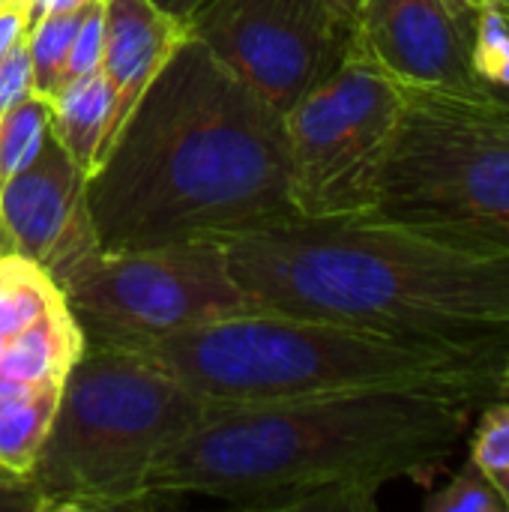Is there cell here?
<instances>
[{"mask_svg":"<svg viewBox=\"0 0 509 512\" xmlns=\"http://www.w3.org/2000/svg\"><path fill=\"white\" fill-rule=\"evenodd\" d=\"M474 399L372 387L258 405L207 402L150 471V498L252 512H372L393 480H432L471 429Z\"/></svg>","mask_w":509,"mask_h":512,"instance_id":"1","label":"cell"},{"mask_svg":"<svg viewBox=\"0 0 509 512\" xmlns=\"http://www.w3.org/2000/svg\"><path fill=\"white\" fill-rule=\"evenodd\" d=\"M285 114L186 36L87 177L99 249L210 240L297 216Z\"/></svg>","mask_w":509,"mask_h":512,"instance_id":"2","label":"cell"},{"mask_svg":"<svg viewBox=\"0 0 509 512\" xmlns=\"http://www.w3.org/2000/svg\"><path fill=\"white\" fill-rule=\"evenodd\" d=\"M210 243L261 309L450 351L509 348V255L462 249L378 213L291 216Z\"/></svg>","mask_w":509,"mask_h":512,"instance_id":"3","label":"cell"},{"mask_svg":"<svg viewBox=\"0 0 509 512\" xmlns=\"http://www.w3.org/2000/svg\"><path fill=\"white\" fill-rule=\"evenodd\" d=\"M111 345L138 354L216 405H258L372 387H423L480 405L495 399V375L509 351L432 348L270 309Z\"/></svg>","mask_w":509,"mask_h":512,"instance_id":"4","label":"cell"},{"mask_svg":"<svg viewBox=\"0 0 509 512\" xmlns=\"http://www.w3.org/2000/svg\"><path fill=\"white\" fill-rule=\"evenodd\" d=\"M204 408L201 396L138 354L84 342L27 471L39 512L156 507L150 471Z\"/></svg>","mask_w":509,"mask_h":512,"instance_id":"5","label":"cell"},{"mask_svg":"<svg viewBox=\"0 0 509 512\" xmlns=\"http://www.w3.org/2000/svg\"><path fill=\"white\" fill-rule=\"evenodd\" d=\"M399 90L375 213L462 249L509 255V108L489 96Z\"/></svg>","mask_w":509,"mask_h":512,"instance_id":"6","label":"cell"},{"mask_svg":"<svg viewBox=\"0 0 509 512\" xmlns=\"http://www.w3.org/2000/svg\"><path fill=\"white\" fill-rule=\"evenodd\" d=\"M84 342H135L261 309L210 240L156 249H90L57 276Z\"/></svg>","mask_w":509,"mask_h":512,"instance_id":"7","label":"cell"},{"mask_svg":"<svg viewBox=\"0 0 509 512\" xmlns=\"http://www.w3.org/2000/svg\"><path fill=\"white\" fill-rule=\"evenodd\" d=\"M399 114V84L354 54L312 87L285 114L288 186L297 216L375 213Z\"/></svg>","mask_w":509,"mask_h":512,"instance_id":"8","label":"cell"},{"mask_svg":"<svg viewBox=\"0 0 509 512\" xmlns=\"http://www.w3.org/2000/svg\"><path fill=\"white\" fill-rule=\"evenodd\" d=\"M189 36L282 114L351 51L324 0H210L189 18Z\"/></svg>","mask_w":509,"mask_h":512,"instance_id":"9","label":"cell"},{"mask_svg":"<svg viewBox=\"0 0 509 512\" xmlns=\"http://www.w3.org/2000/svg\"><path fill=\"white\" fill-rule=\"evenodd\" d=\"M84 333L57 282L18 252L0 255V405L57 396Z\"/></svg>","mask_w":509,"mask_h":512,"instance_id":"10","label":"cell"},{"mask_svg":"<svg viewBox=\"0 0 509 512\" xmlns=\"http://www.w3.org/2000/svg\"><path fill=\"white\" fill-rule=\"evenodd\" d=\"M348 54L399 87L483 96L468 33L444 0H363Z\"/></svg>","mask_w":509,"mask_h":512,"instance_id":"11","label":"cell"},{"mask_svg":"<svg viewBox=\"0 0 509 512\" xmlns=\"http://www.w3.org/2000/svg\"><path fill=\"white\" fill-rule=\"evenodd\" d=\"M0 222L12 252L57 276L96 249L87 204V174L48 135L36 162L0 183Z\"/></svg>","mask_w":509,"mask_h":512,"instance_id":"12","label":"cell"},{"mask_svg":"<svg viewBox=\"0 0 509 512\" xmlns=\"http://www.w3.org/2000/svg\"><path fill=\"white\" fill-rule=\"evenodd\" d=\"M189 27L159 12L150 0H105V51L102 72L114 93L111 123L102 141V159L120 135L135 102L156 78Z\"/></svg>","mask_w":509,"mask_h":512,"instance_id":"13","label":"cell"},{"mask_svg":"<svg viewBox=\"0 0 509 512\" xmlns=\"http://www.w3.org/2000/svg\"><path fill=\"white\" fill-rule=\"evenodd\" d=\"M114 93L102 69L69 78L51 99V135L90 177L102 162V141L111 123Z\"/></svg>","mask_w":509,"mask_h":512,"instance_id":"14","label":"cell"},{"mask_svg":"<svg viewBox=\"0 0 509 512\" xmlns=\"http://www.w3.org/2000/svg\"><path fill=\"white\" fill-rule=\"evenodd\" d=\"M81 9L42 15L27 27V51H30V72H33V96L51 99L66 84V66L72 39L81 21Z\"/></svg>","mask_w":509,"mask_h":512,"instance_id":"15","label":"cell"},{"mask_svg":"<svg viewBox=\"0 0 509 512\" xmlns=\"http://www.w3.org/2000/svg\"><path fill=\"white\" fill-rule=\"evenodd\" d=\"M57 396L12 399L0 405V468L27 474L54 417Z\"/></svg>","mask_w":509,"mask_h":512,"instance_id":"16","label":"cell"},{"mask_svg":"<svg viewBox=\"0 0 509 512\" xmlns=\"http://www.w3.org/2000/svg\"><path fill=\"white\" fill-rule=\"evenodd\" d=\"M51 135V111L39 96H27L0 114V183L30 168Z\"/></svg>","mask_w":509,"mask_h":512,"instance_id":"17","label":"cell"},{"mask_svg":"<svg viewBox=\"0 0 509 512\" xmlns=\"http://www.w3.org/2000/svg\"><path fill=\"white\" fill-rule=\"evenodd\" d=\"M471 60L483 96L509 108V15L483 9L471 30Z\"/></svg>","mask_w":509,"mask_h":512,"instance_id":"18","label":"cell"},{"mask_svg":"<svg viewBox=\"0 0 509 512\" xmlns=\"http://www.w3.org/2000/svg\"><path fill=\"white\" fill-rule=\"evenodd\" d=\"M426 512H507L504 498L492 480V474L468 456L465 465L447 480V486L435 489L426 501Z\"/></svg>","mask_w":509,"mask_h":512,"instance_id":"19","label":"cell"},{"mask_svg":"<svg viewBox=\"0 0 509 512\" xmlns=\"http://www.w3.org/2000/svg\"><path fill=\"white\" fill-rule=\"evenodd\" d=\"M471 456L489 471H509V402L492 399L471 435Z\"/></svg>","mask_w":509,"mask_h":512,"instance_id":"20","label":"cell"},{"mask_svg":"<svg viewBox=\"0 0 509 512\" xmlns=\"http://www.w3.org/2000/svg\"><path fill=\"white\" fill-rule=\"evenodd\" d=\"M102 51H105V0H90L81 12L78 30L72 39L66 81L102 69Z\"/></svg>","mask_w":509,"mask_h":512,"instance_id":"21","label":"cell"},{"mask_svg":"<svg viewBox=\"0 0 509 512\" xmlns=\"http://www.w3.org/2000/svg\"><path fill=\"white\" fill-rule=\"evenodd\" d=\"M27 96H33V72H30V51H27V30H24L0 57V114Z\"/></svg>","mask_w":509,"mask_h":512,"instance_id":"22","label":"cell"},{"mask_svg":"<svg viewBox=\"0 0 509 512\" xmlns=\"http://www.w3.org/2000/svg\"><path fill=\"white\" fill-rule=\"evenodd\" d=\"M0 510L39 512L36 492H33L27 474H12V471L0 468Z\"/></svg>","mask_w":509,"mask_h":512,"instance_id":"23","label":"cell"},{"mask_svg":"<svg viewBox=\"0 0 509 512\" xmlns=\"http://www.w3.org/2000/svg\"><path fill=\"white\" fill-rule=\"evenodd\" d=\"M27 30V12L21 3H9L0 0V57L6 54V48Z\"/></svg>","mask_w":509,"mask_h":512,"instance_id":"24","label":"cell"},{"mask_svg":"<svg viewBox=\"0 0 509 512\" xmlns=\"http://www.w3.org/2000/svg\"><path fill=\"white\" fill-rule=\"evenodd\" d=\"M90 0H27L24 12H27V27L42 18V15H57V12H75L81 6H87Z\"/></svg>","mask_w":509,"mask_h":512,"instance_id":"25","label":"cell"},{"mask_svg":"<svg viewBox=\"0 0 509 512\" xmlns=\"http://www.w3.org/2000/svg\"><path fill=\"white\" fill-rule=\"evenodd\" d=\"M159 12H165V15H171V18H177L180 24H186L189 27V18L204 6V3H210V0H150Z\"/></svg>","mask_w":509,"mask_h":512,"instance_id":"26","label":"cell"},{"mask_svg":"<svg viewBox=\"0 0 509 512\" xmlns=\"http://www.w3.org/2000/svg\"><path fill=\"white\" fill-rule=\"evenodd\" d=\"M324 3H327V9L333 12V18L348 30V36H354V27H357L363 0H324Z\"/></svg>","mask_w":509,"mask_h":512,"instance_id":"27","label":"cell"},{"mask_svg":"<svg viewBox=\"0 0 509 512\" xmlns=\"http://www.w3.org/2000/svg\"><path fill=\"white\" fill-rule=\"evenodd\" d=\"M444 3H447L450 12L459 18V24H462L465 33H468V42H471V30H474L477 18H480V12H483V3H480V0H444Z\"/></svg>","mask_w":509,"mask_h":512,"instance_id":"28","label":"cell"},{"mask_svg":"<svg viewBox=\"0 0 509 512\" xmlns=\"http://www.w3.org/2000/svg\"><path fill=\"white\" fill-rule=\"evenodd\" d=\"M495 399H507L509 402V351L504 354L498 375H495Z\"/></svg>","mask_w":509,"mask_h":512,"instance_id":"29","label":"cell"},{"mask_svg":"<svg viewBox=\"0 0 509 512\" xmlns=\"http://www.w3.org/2000/svg\"><path fill=\"white\" fill-rule=\"evenodd\" d=\"M492 480H495V486H498V492H501V498H504V507H507L509 512V471L492 474Z\"/></svg>","mask_w":509,"mask_h":512,"instance_id":"30","label":"cell"},{"mask_svg":"<svg viewBox=\"0 0 509 512\" xmlns=\"http://www.w3.org/2000/svg\"><path fill=\"white\" fill-rule=\"evenodd\" d=\"M483 9H498V12H507L509 15V0H480Z\"/></svg>","mask_w":509,"mask_h":512,"instance_id":"31","label":"cell"},{"mask_svg":"<svg viewBox=\"0 0 509 512\" xmlns=\"http://www.w3.org/2000/svg\"><path fill=\"white\" fill-rule=\"evenodd\" d=\"M6 252H12V246H9V237H6L3 222H0V255H6Z\"/></svg>","mask_w":509,"mask_h":512,"instance_id":"32","label":"cell"},{"mask_svg":"<svg viewBox=\"0 0 509 512\" xmlns=\"http://www.w3.org/2000/svg\"><path fill=\"white\" fill-rule=\"evenodd\" d=\"M9 3H21V6H27V0H9Z\"/></svg>","mask_w":509,"mask_h":512,"instance_id":"33","label":"cell"}]
</instances>
